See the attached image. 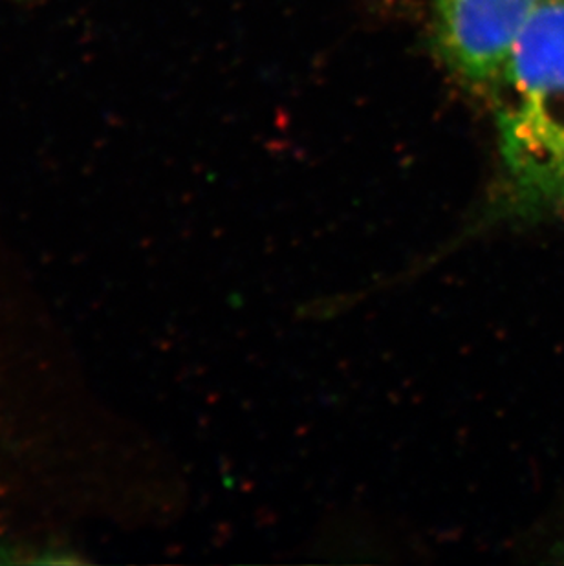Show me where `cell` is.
<instances>
[{"mask_svg": "<svg viewBox=\"0 0 564 566\" xmlns=\"http://www.w3.org/2000/svg\"><path fill=\"white\" fill-rule=\"evenodd\" d=\"M491 88L502 171L497 217L564 222V0H541Z\"/></svg>", "mask_w": 564, "mask_h": 566, "instance_id": "obj_1", "label": "cell"}, {"mask_svg": "<svg viewBox=\"0 0 564 566\" xmlns=\"http://www.w3.org/2000/svg\"><path fill=\"white\" fill-rule=\"evenodd\" d=\"M541 0H432L438 49L463 81L490 85Z\"/></svg>", "mask_w": 564, "mask_h": 566, "instance_id": "obj_2", "label": "cell"}, {"mask_svg": "<svg viewBox=\"0 0 564 566\" xmlns=\"http://www.w3.org/2000/svg\"><path fill=\"white\" fill-rule=\"evenodd\" d=\"M563 551H564V548H563Z\"/></svg>", "mask_w": 564, "mask_h": 566, "instance_id": "obj_3", "label": "cell"}]
</instances>
